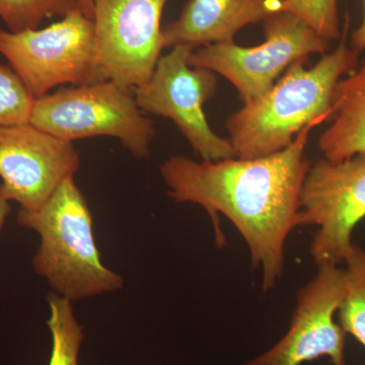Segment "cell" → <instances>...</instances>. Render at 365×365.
<instances>
[{
	"mask_svg": "<svg viewBox=\"0 0 365 365\" xmlns=\"http://www.w3.org/2000/svg\"><path fill=\"white\" fill-rule=\"evenodd\" d=\"M319 119L307 125L284 150L256 158L196 162L172 155L160 165L168 195L178 203L201 206L212 222L215 242L225 246L220 215L246 242L255 269H262V289L277 284L285 263V242L299 227V197L312 162L307 144Z\"/></svg>",
	"mask_w": 365,
	"mask_h": 365,
	"instance_id": "1",
	"label": "cell"
},
{
	"mask_svg": "<svg viewBox=\"0 0 365 365\" xmlns=\"http://www.w3.org/2000/svg\"><path fill=\"white\" fill-rule=\"evenodd\" d=\"M349 14H346L341 42L311 68L307 59L288 67L265 95L244 103L227 120L235 158H256L287 148L295 136L317 120L333 115L336 86L359 66L360 53L347 44Z\"/></svg>",
	"mask_w": 365,
	"mask_h": 365,
	"instance_id": "2",
	"label": "cell"
},
{
	"mask_svg": "<svg viewBox=\"0 0 365 365\" xmlns=\"http://www.w3.org/2000/svg\"><path fill=\"white\" fill-rule=\"evenodd\" d=\"M16 222L39 235L33 268L55 294L73 302L123 288V277L103 263L93 215L74 178L62 182L37 210L20 209Z\"/></svg>",
	"mask_w": 365,
	"mask_h": 365,
	"instance_id": "3",
	"label": "cell"
},
{
	"mask_svg": "<svg viewBox=\"0 0 365 365\" xmlns=\"http://www.w3.org/2000/svg\"><path fill=\"white\" fill-rule=\"evenodd\" d=\"M30 123L62 140L114 137L136 158H148L155 124L137 105L134 88L114 81L61 88L37 98Z\"/></svg>",
	"mask_w": 365,
	"mask_h": 365,
	"instance_id": "4",
	"label": "cell"
},
{
	"mask_svg": "<svg viewBox=\"0 0 365 365\" xmlns=\"http://www.w3.org/2000/svg\"><path fill=\"white\" fill-rule=\"evenodd\" d=\"M265 41L254 47L217 43L193 50L192 67L209 69L227 79L244 103L265 95L299 60L324 54L329 43L294 14L280 11L263 21Z\"/></svg>",
	"mask_w": 365,
	"mask_h": 365,
	"instance_id": "5",
	"label": "cell"
},
{
	"mask_svg": "<svg viewBox=\"0 0 365 365\" xmlns=\"http://www.w3.org/2000/svg\"><path fill=\"white\" fill-rule=\"evenodd\" d=\"M0 54L36 100L66 83L90 85L97 56L95 24L76 9L44 29H0Z\"/></svg>",
	"mask_w": 365,
	"mask_h": 365,
	"instance_id": "6",
	"label": "cell"
},
{
	"mask_svg": "<svg viewBox=\"0 0 365 365\" xmlns=\"http://www.w3.org/2000/svg\"><path fill=\"white\" fill-rule=\"evenodd\" d=\"M365 218V155L312 163L299 197V227L316 225L309 254L318 266L344 263Z\"/></svg>",
	"mask_w": 365,
	"mask_h": 365,
	"instance_id": "7",
	"label": "cell"
},
{
	"mask_svg": "<svg viewBox=\"0 0 365 365\" xmlns=\"http://www.w3.org/2000/svg\"><path fill=\"white\" fill-rule=\"evenodd\" d=\"M192 51L178 45L160 57L150 81L134 90L137 105L144 114L172 120L202 160L235 158L230 139L212 130L204 112L217 91L216 74L190 66Z\"/></svg>",
	"mask_w": 365,
	"mask_h": 365,
	"instance_id": "8",
	"label": "cell"
},
{
	"mask_svg": "<svg viewBox=\"0 0 365 365\" xmlns=\"http://www.w3.org/2000/svg\"><path fill=\"white\" fill-rule=\"evenodd\" d=\"M168 0H96L97 56L91 83L114 81L135 90L148 83L163 49Z\"/></svg>",
	"mask_w": 365,
	"mask_h": 365,
	"instance_id": "9",
	"label": "cell"
},
{
	"mask_svg": "<svg viewBox=\"0 0 365 365\" xmlns=\"http://www.w3.org/2000/svg\"><path fill=\"white\" fill-rule=\"evenodd\" d=\"M318 272L297 294V306L287 334L267 351L244 365H302L328 357L347 365L345 331L335 314L345 294V269L318 266Z\"/></svg>",
	"mask_w": 365,
	"mask_h": 365,
	"instance_id": "10",
	"label": "cell"
},
{
	"mask_svg": "<svg viewBox=\"0 0 365 365\" xmlns=\"http://www.w3.org/2000/svg\"><path fill=\"white\" fill-rule=\"evenodd\" d=\"M79 168L81 155L72 143L31 123L0 127V189L20 209H39Z\"/></svg>",
	"mask_w": 365,
	"mask_h": 365,
	"instance_id": "11",
	"label": "cell"
},
{
	"mask_svg": "<svg viewBox=\"0 0 365 365\" xmlns=\"http://www.w3.org/2000/svg\"><path fill=\"white\" fill-rule=\"evenodd\" d=\"M282 4L283 0H188L179 18L163 26V47L196 50L234 42L245 26L282 11Z\"/></svg>",
	"mask_w": 365,
	"mask_h": 365,
	"instance_id": "12",
	"label": "cell"
},
{
	"mask_svg": "<svg viewBox=\"0 0 365 365\" xmlns=\"http://www.w3.org/2000/svg\"><path fill=\"white\" fill-rule=\"evenodd\" d=\"M332 108V123L319 139L324 158L337 163L365 155V61L341 78Z\"/></svg>",
	"mask_w": 365,
	"mask_h": 365,
	"instance_id": "13",
	"label": "cell"
},
{
	"mask_svg": "<svg viewBox=\"0 0 365 365\" xmlns=\"http://www.w3.org/2000/svg\"><path fill=\"white\" fill-rule=\"evenodd\" d=\"M47 304L50 309L47 325L52 336L49 365H81L85 331L76 319L72 302L53 292L48 295Z\"/></svg>",
	"mask_w": 365,
	"mask_h": 365,
	"instance_id": "14",
	"label": "cell"
},
{
	"mask_svg": "<svg viewBox=\"0 0 365 365\" xmlns=\"http://www.w3.org/2000/svg\"><path fill=\"white\" fill-rule=\"evenodd\" d=\"M345 294L338 309L339 324L365 348V251L354 245L346 257Z\"/></svg>",
	"mask_w": 365,
	"mask_h": 365,
	"instance_id": "15",
	"label": "cell"
},
{
	"mask_svg": "<svg viewBox=\"0 0 365 365\" xmlns=\"http://www.w3.org/2000/svg\"><path fill=\"white\" fill-rule=\"evenodd\" d=\"M78 9L76 0H0V18L11 32L35 30L45 19Z\"/></svg>",
	"mask_w": 365,
	"mask_h": 365,
	"instance_id": "16",
	"label": "cell"
},
{
	"mask_svg": "<svg viewBox=\"0 0 365 365\" xmlns=\"http://www.w3.org/2000/svg\"><path fill=\"white\" fill-rule=\"evenodd\" d=\"M35 101L16 71L0 61V127L30 123Z\"/></svg>",
	"mask_w": 365,
	"mask_h": 365,
	"instance_id": "17",
	"label": "cell"
},
{
	"mask_svg": "<svg viewBox=\"0 0 365 365\" xmlns=\"http://www.w3.org/2000/svg\"><path fill=\"white\" fill-rule=\"evenodd\" d=\"M282 11L294 14L329 44L341 39L338 0H283Z\"/></svg>",
	"mask_w": 365,
	"mask_h": 365,
	"instance_id": "18",
	"label": "cell"
},
{
	"mask_svg": "<svg viewBox=\"0 0 365 365\" xmlns=\"http://www.w3.org/2000/svg\"><path fill=\"white\" fill-rule=\"evenodd\" d=\"M351 47L359 53L365 51V0L364 20L361 25L351 34Z\"/></svg>",
	"mask_w": 365,
	"mask_h": 365,
	"instance_id": "19",
	"label": "cell"
},
{
	"mask_svg": "<svg viewBox=\"0 0 365 365\" xmlns=\"http://www.w3.org/2000/svg\"><path fill=\"white\" fill-rule=\"evenodd\" d=\"M11 211V202L4 197L1 189H0V235H1L2 230H4L7 217H9Z\"/></svg>",
	"mask_w": 365,
	"mask_h": 365,
	"instance_id": "20",
	"label": "cell"
},
{
	"mask_svg": "<svg viewBox=\"0 0 365 365\" xmlns=\"http://www.w3.org/2000/svg\"><path fill=\"white\" fill-rule=\"evenodd\" d=\"M76 1H78V9H81V13L91 20H93L96 0H76Z\"/></svg>",
	"mask_w": 365,
	"mask_h": 365,
	"instance_id": "21",
	"label": "cell"
}]
</instances>
